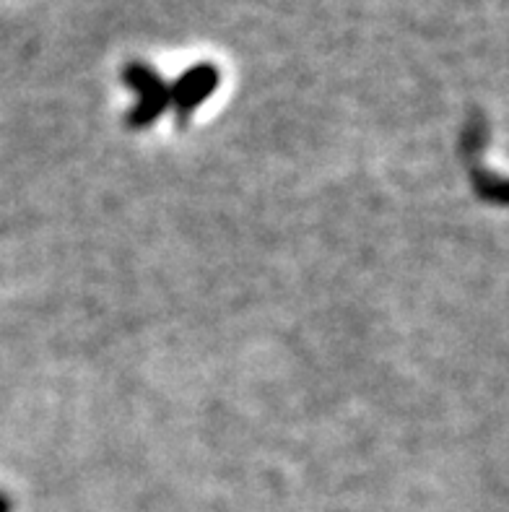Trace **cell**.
<instances>
[{"label": "cell", "mask_w": 509, "mask_h": 512, "mask_svg": "<svg viewBox=\"0 0 509 512\" xmlns=\"http://www.w3.org/2000/svg\"><path fill=\"white\" fill-rule=\"evenodd\" d=\"M123 81L138 94L136 107L128 112L130 128H146V125L156 123L169 107V86L156 76L154 68L143 63L125 65Z\"/></svg>", "instance_id": "6da1fadb"}, {"label": "cell", "mask_w": 509, "mask_h": 512, "mask_svg": "<svg viewBox=\"0 0 509 512\" xmlns=\"http://www.w3.org/2000/svg\"><path fill=\"white\" fill-rule=\"evenodd\" d=\"M216 86H219V71L213 65H193L169 86V104H174V110L187 117L211 97Z\"/></svg>", "instance_id": "7a4b0ae2"}, {"label": "cell", "mask_w": 509, "mask_h": 512, "mask_svg": "<svg viewBox=\"0 0 509 512\" xmlns=\"http://www.w3.org/2000/svg\"><path fill=\"white\" fill-rule=\"evenodd\" d=\"M0 512H11V505H8V500L0 494Z\"/></svg>", "instance_id": "3957f363"}]
</instances>
